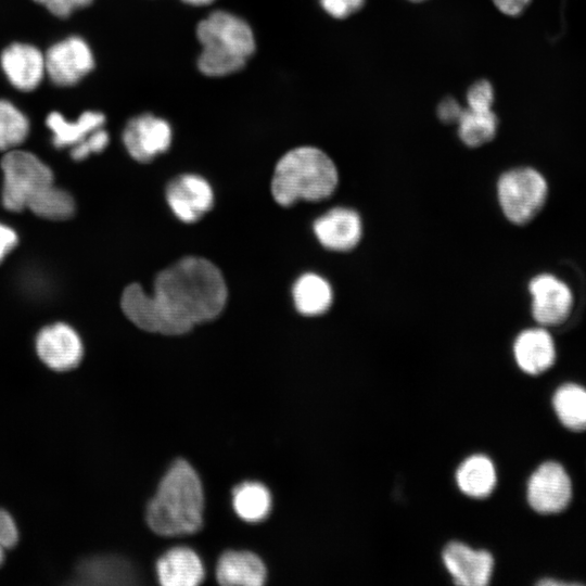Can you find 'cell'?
<instances>
[{"label":"cell","instance_id":"37","mask_svg":"<svg viewBox=\"0 0 586 586\" xmlns=\"http://www.w3.org/2000/svg\"><path fill=\"white\" fill-rule=\"evenodd\" d=\"M4 560V548L0 545V565Z\"/></svg>","mask_w":586,"mask_h":586},{"label":"cell","instance_id":"23","mask_svg":"<svg viewBox=\"0 0 586 586\" xmlns=\"http://www.w3.org/2000/svg\"><path fill=\"white\" fill-rule=\"evenodd\" d=\"M497 473L493 461L484 455L468 457L456 471L459 489L472 498H485L495 488Z\"/></svg>","mask_w":586,"mask_h":586},{"label":"cell","instance_id":"32","mask_svg":"<svg viewBox=\"0 0 586 586\" xmlns=\"http://www.w3.org/2000/svg\"><path fill=\"white\" fill-rule=\"evenodd\" d=\"M461 110L462 107L457 100L448 97L438 104L437 116L444 124H457Z\"/></svg>","mask_w":586,"mask_h":586},{"label":"cell","instance_id":"4","mask_svg":"<svg viewBox=\"0 0 586 586\" xmlns=\"http://www.w3.org/2000/svg\"><path fill=\"white\" fill-rule=\"evenodd\" d=\"M339 184L334 162L322 150L302 145L284 153L276 164L271 194L288 207L300 200L318 202L330 198Z\"/></svg>","mask_w":586,"mask_h":586},{"label":"cell","instance_id":"18","mask_svg":"<svg viewBox=\"0 0 586 586\" xmlns=\"http://www.w3.org/2000/svg\"><path fill=\"white\" fill-rule=\"evenodd\" d=\"M156 574L163 586H195L204 579L205 571L195 551L175 547L158 558Z\"/></svg>","mask_w":586,"mask_h":586},{"label":"cell","instance_id":"6","mask_svg":"<svg viewBox=\"0 0 586 586\" xmlns=\"http://www.w3.org/2000/svg\"><path fill=\"white\" fill-rule=\"evenodd\" d=\"M3 173L2 203L12 212L27 207L29 199L41 188L53 183V174L29 151L13 149L1 160Z\"/></svg>","mask_w":586,"mask_h":586},{"label":"cell","instance_id":"10","mask_svg":"<svg viewBox=\"0 0 586 586\" xmlns=\"http://www.w3.org/2000/svg\"><path fill=\"white\" fill-rule=\"evenodd\" d=\"M46 75L56 86L78 84L94 67L89 44L79 36H69L53 43L44 54Z\"/></svg>","mask_w":586,"mask_h":586},{"label":"cell","instance_id":"36","mask_svg":"<svg viewBox=\"0 0 586 586\" xmlns=\"http://www.w3.org/2000/svg\"><path fill=\"white\" fill-rule=\"evenodd\" d=\"M181 1L190 5L202 7V5H207L212 3L214 0H181Z\"/></svg>","mask_w":586,"mask_h":586},{"label":"cell","instance_id":"9","mask_svg":"<svg viewBox=\"0 0 586 586\" xmlns=\"http://www.w3.org/2000/svg\"><path fill=\"white\" fill-rule=\"evenodd\" d=\"M528 292L532 316L537 324L559 327L570 318L574 294L559 277L548 272L536 275L528 282Z\"/></svg>","mask_w":586,"mask_h":586},{"label":"cell","instance_id":"28","mask_svg":"<svg viewBox=\"0 0 586 586\" xmlns=\"http://www.w3.org/2000/svg\"><path fill=\"white\" fill-rule=\"evenodd\" d=\"M110 137L106 130L102 127L92 131L84 140L72 146L71 156L75 161H81L91 153L102 152L109 144Z\"/></svg>","mask_w":586,"mask_h":586},{"label":"cell","instance_id":"35","mask_svg":"<svg viewBox=\"0 0 586 586\" xmlns=\"http://www.w3.org/2000/svg\"><path fill=\"white\" fill-rule=\"evenodd\" d=\"M537 584H538V585H543V586L579 585V583H575V582H565V581H558V579H555V578H544V579L539 581Z\"/></svg>","mask_w":586,"mask_h":586},{"label":"cell","instance_id":"33","mask_svg":"<svg viewBox=\"0 0 586 586\" xmlns=\"http://www.w3.org/2000/svg\"><path fill=\"white\" fill-rule=\"evenodd\" d=\"M17 243L15 231L0 222V263Z\"/></svg>","mask_w":586,"mask_h":586},{"label":"cell","instance_id":"38","mask_svg":"<svg viewBox=\"0 0 586 586\" xmlns=\"http://www.w3.org/2000/svg\"><path fill=\"white\" fill-rule=\"evenodd\" d=\"M411 1H423V0H411Z\"/></svg>","mask_w":586,"mask_h":586},{"label":"cell","instance_id":"22","mask_svg":"<svg viewBox=\"0 0 586 586\" xmlns=\"http://www.w3.org/2000/svg\"><path fill=\"white\" fill-rule=\"evenodd\" d=\"M558 421L569 431H586V387L575 382L560 384L551 396Z\"/></svg>","mask_w":586,"mask_h":586},{"label":"cell","instance_id":"15","mask_svg":"<svg viewBox=\"0 0 586 586\" xmlns=\"http://www.w3.org/2000/svg\"><path fill=\"white\" fill-rule=\"evenodd\" d=\"M0 64L9 82L24 92L36 89L46 75L44 54L26 42L7 46L1 52Z\"/></svg>","mask_w":586,"mask_h":586},{"label":"cell","instance_id":"25","mask_svg":"<svg viewBox=\"0 0 586 586\" xmlns=\"http://www.w3.org/2000/svg\"><path fill=\"white\" fill-rule=\"evenodd\" d=\"M232 505L237 515L245 522L264 520L271 509L268 488L259 482H244L232 492Z\"/></svg>","mask_w":586,"mask_h":586},{"label":"cell","instance_id":"19","mask_svg":"<svg viewBox=\"0 0 586 586\" xmlns=\"http://www.w3.org/2000/svg\"><path fill=\"white\" fill-rule=\"evenodd\" d=\"M266 577L264 562L252 551L229 550L217 562L216 578L221 585L260 586Z\"/></svg>","mask_w":586,"mask_h":586},{"label":"cell","instance_id":"17","mask_svg":"<svg viewBox=\"0 0 586 586\" xmlns=\"http://www.w3.org/2000/svg\"><path fill=\"white\" fill-rule=\"evenodd\" d=\"M512 349L515 364L530 375L546 372L557 360L555 340L543 326L521 331L513 342Z\"/></svg>","mask_w":586,"mask_h":586},{"label":"cell","instance_id":"24","mask_svg":"<svg viewBox=\"0 0 586 586\" xmlns=\"http://www.w3.org/2000/svg\"><path fill=\"white\" fill-rule=\"evenodd\" d=\"M105 115L98 111H86L75 122H68L59 112H51L46 124L53 133L56 148L73 146L92 131L103 126Z\"/></svg>","mask_w":586,"mask_h":586},{"label":"cell","instance_id":"5","mask_svg":"<svg viewBox=\"0 0 586 586\" xmlns=\"http://www.w3.org/2000/svg\"><path fill=\"white\" fill-rule=\"evenodd\" d=\"M548 198L546 178L535 168L515 167L502 173L497 181V199L505 217L523 226L532 221Z\"/></svg>","mask_w":586,"mask_h":586},{"label":"cell","instance_id":"1","mask_svg":"<svg viewBox=\"0 0 586 586\" xmlns=\"http://www.w3.org/2000/svg\"><path fill=\"white\" fill-rule=\"evenodd\" d=\"M227 296L218 267L206 258L188 256L156 275L152 294H146L139 283L126 286L120 306L139 329L179 335L219 316Z\"/></svg>","mask_w":586,"mask_h":586},{"label":"cell","instance_id":"27","mask_svg":"<svg viewBox=\"0 0 586 586\" xmlns=\"http://www.w3.org/2000/svg\"><path fill=\"white\" fill-rule=\"evenodd\" d=\"M28 131L27 116L9 100L0 99V151L16 149Z\"/></svg>","mask_w":586,"mask_h":586},{"label":"cell","instance_id":"26","mask_svg":"<svg viewBox=\"0 0 586 586\" xmlns=\"http://www.w3.org/2000/svg\"><path fill=\"white\" fill-rule=\"evenodd\" d=\"M27 208L46 219L64 220L73 216L75 203L68 192L50 183L29 199Z\"/></svg>","mask_w":586,"mask_h":586},{"label":"cell","instance_id":"12","mask_svg":"<svg viewBox=\"0 0 586 586\" xmlns=\"http://www.w3.org/2000/svg\"><path fill=\"white\" fill-rule=\"evenodd\" d=\"M166 201L174 215L183 222H195L214 205L211 184L203 177L183 174L173 178L165 190Z\"/></svg>","mask_w":586,"mask_h":586},{"label":"cell","instance_id":"34","mask_svg":"<svg viewBox=\"0 0 586 586\" xmlns=\"http://www.w3.org/2000/svg\"><path fill=\"white\" fill-rule=\"evenodd\" d=\"M504 14L515 16L523 12L532 0H492Z\"/></svg>","mask_w":586,"mask_h":586},{"label":"cell","instance_id":"31","mask_svg":"<svg viewBox=\"0 0 586 586\" xmlns=\"http://www.w3.org/2000/svg\"><path fill=\"white\" fill-rule=\"evenodd\" d=\"M18 540L17 526L9 512L0 508V545L10 549Z\"/></svg>","mask_w":586,"mask_h":586},{"label":"cell","instance_id":"16","mask_svg":"<svg viewBox=\"0 0 586 586\" xmlns=\"http://www.w3.org/2000/svg\"><path fill=\"white\" fill-rule=\"evenodd\" d=\"M443 562L454 582L462 586L487 585L494 570V558L488 551L475 550L459 542L445 547Z\"/></svg>","mask_w":586,"mask_h":586},{"label":"cell","instance_id":"11","mask_svg":"<svg viewBox=\"0 0 586 586\" xmlns=\"http://www.w3.org/2000/svg\"><path fill=\"white\" fill-rule=\"evenodd\" d=\"M122 139L128 154L135 161L150 163L169 149L173 130L166 119L151 113H142L127 122Z\"/></svg>","mask_w":586,"mask_h":586},{"label":"cell","instance_id":"8","mask_svg":"<svg viewBox=\"0 0 586 586\" xmlns=\"http://www.w3.org/2000/svg\"><path fill=\"white\" fill-rule=\"evenodd\" d=\"M467 106L458 118L460 140L470 148H477L492 141L497 131V116L493 112L494 89L488 80L482 79L469 88Z\"/></svg>","mask_w":586,"mask_h":586},{"label":"cell","instance_id":"21","mask_svg":"<svg viewBox=\"0 0 586 586\" xmlns=\"http://www.w3.org/2000/svg\"><path fill=\"white\" fill-rule=\"evenodd\" d=\"M292 296L296 310L304 316H320L333 302L331 284L320 275L307 272L294 282Z\"/></svg>","mask_w":586,"mask_h":586},{"label":"cell","instance_id":"3","mask_svg":"<svg viewBox=\"0 0 586 586\" xmlns=\"http://www.w3.org/2000/svg\"><path fill=\"white\" fill-rule=\"evenodd\" d=\"M195 34L202 47L196 66L207 77H225L241 71L256 50L251 25L225 10L213 11L201 20Z\"/></svg>","mask_w":586,"mask_h":586},{"label":"cell","instance_id":"30","mask_svg":"<svg viewBox=\"0 0 586 586\" xmlns=\"http://www.w3.org/2000/svg\"><path fill=\"white\" fill-rule=\"evenodd\" d=\"M58 17H67L75 10L86 8L93 0H34Z\"/></svg>","mask_w":586,"mask_h":586},{"label":"cell","instance_id":"29","mask_svg":"<svg viewBox=\"0 0 586 586\" xmlns=\"http://www.w3.org/2000/svg\"><path fill=\"white\" fill-rule=\"evenodd\" d=\"M322 9L334 18H345L357 12L365 0H319Z\"/></svg>","mask_w":586,"mask_h":586},{"label":"cell","instance_id":"14","mask_svg":"<svg viewBox=\"0 0 586 586\" xmlns=\"http://www.w3.org/2000/svg\"><path fill=\"white\" fill-rule=\"evenodd\" d=\"M313 230L318 242L327 250L348 252L361 240L362 221L355 209L337 206L318 217Z\"/></svg>","mask_w":586,"mask_h":586},{"label":"cell","instance_id":"7","mask_svg":"<svg viewBox=\"0 0 586 586\" xmlns=\"http://www.w3.org/2000/svg\"><path fill=\"white\" fill-rule=\"evenodd\" d=\"M573 499V483L565 467L556 461L542 462L526 483V500L539 514L563 512Z\"/></svg>","mask_w":586,"mask_h":586},{"label":"cell","instance_id":"20","mask_svg":"<svg viewBox=\"0 0 586 586\" xmlns=\"http://www.w3.org/2000/svg\"><path fill=\"white\" fill-rule=\"evenodd\" d=\"M135 577L130 564L116 556H94L80 561L75 570L74 584L124 585Z\"/></svg>","mask_w":586,"mask_h":586},{"label":"cell","instance_id":"13","mask_svg":"<svg viewBox=\"0 0 586 586\" xmlns=\"http://www.w3.org/2000/svg\"><path fill=\"white\" fill-rule=\"evenodd\" d=\"M36 349L41 361L56 371L77 367L84 353L77 332L62 322L50 324L38 333Z\"/></svg>","mask_w":586,"mask_h":586},{"label":"cell","instance_id":"2","mask_svg":"<svg viewBox=\"0 0 586 586\" xmlns=\"http://www.w3.org/2000/svg\"><path fill=\"white\" fill-rule=\"evenodd\" d=\"M204 495L192 466L176 460L160 481L146 508L149 527L157 535L174 537L193 534L203 524Z\"/></svg>","mask_w":586,"mask_h":586}]
</instances>
